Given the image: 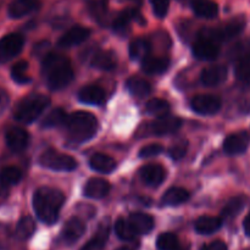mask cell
Instances as JSON below:
<instances>
[{
	"mask_svg": "<svg viewBox=\"0 0 250 250\" xmlns=\"http://www.w3.org/2000/svg\"><path fill=\"white\" fill-rule=\"evenodd\" d=\"M42 72L51 90L63 89L73 80L70 60L60 54H46L42 63Z\"/></svg>",
	"mask_w": 250,
	"mask_h": 250,
	"instance_id": "obj_1",
	"label": "cell"
},
{
	"mask_svg": "<svg viewBox=\"0 0 250 250\" xmlns=\"http://www.w3.org/2000/svg\"><path fill=\"white\" fill-rule=\"evenodd\" d=\"M65 202V197L58 189L42 187L33 195V209L37 217L43 224L53 225L58 221L60 209Z\"/></svg>",
	"mask_w": 250,
	"mask_h": 250,
	"instance_id": "obj_2",
	"label": "cell"
},
{
	"mask_svg": "<svg viewBox=\"0 0 250 250\" xmlns=\"http://www.w3.org/2000/svg\"><path fill=\"white\" fill-rule=\"evenodd\" d=\"M70 138L75 143H83L95 136L98 131V120L90 112L76 111L68 115L65 122Z\"/></svg>",
	"mask_w": 250,
	"mask_h": 250,
	"instance_id": "obj_3",
	"label": "cell"
},
{
	"mask_svg": "<svg viewBox=\"0 0 250 250\" xmlns=\"http://www.w3.org/2000/svg\"><path fill=\"white\" fill-rule=\"evenodd\" d=\"M50 104V99L44 94H31L23 98L15 109L14 117L21 124H32Z\"/></svg>",
	"mask_w": 250,
	"mask_h": 250,
	"instance_id": "obj_4",
	"label": "cell"
},
{
	"mask_svg": "<svg viewBox=\"0 0 250 250\" xmlns=\"http://www.w3.org/2000/svg\"><path fill=\"white\" fill-rule=\"evenodd\" d=\"M244 28L243 19H234L232 21L227 22L224 26H220L217 28H205L202 29L199 33V38L209 39V41L219 43V42H226L229 39L234 38L238 36Z\"/></svg>",
	"mask_w": 250,
	"mask_h": 250,
	"instance_id": "obj_5",
	"label": "cell"
},
{
	"mask_svg": "<svg viewBox=\"0 0 250 250\" xmlns=\"http://www.w3.org/2000/svg\"><path fill=\"white\" fill-rule=\"evenodd\" d=\"M39 165L42 167L49 168L53 171H73L77 168V161L72 158V156L67 155V154L59 153V151L49 149L45 150L38 159Z\"/></svg>",
	"mask_w": 250,
	"mask_h": 250,
	"instance_id": "obj_6",
	"label": "cell"
},
{
	"mask_svg": "<svg viewBox=\"0 0 250 250\" xmlns=\"http://www.w3.org/2000/svg\"><path fill=\"white\" fill-rule=\"evenodd\" d=\"M24 38L20 33H10L0 39V63L9 62L21 53Z\"/></svg>",
	"mask_w": 250,
	"mask_h": 250,
	"instance_id": "obj_7",
	"label": "cell"
},
{
	"mask_svg": "<svg viewBox=\"0 0 250 250\" xmlns=\"http://www.w3.org/2000/svg\"><path fill=\"white\" fill-rule=\"evenodd\" d=\"M222 106L221 99L216 95L211 94H202L197 95L192 100V109L197 114L204 115V116H210L215 115L220 111Z\"/></svg>",
	"mask_w": 250,
	"mask_h": 250,
	"instance_id": "obj_8",
	"label": "cell"
},
{
	"mask_svg": "<svg viewBox=\"0 0 250 250\" xmlns=\"http://www.w3.org/2000/svg\"><path fill=\"white\" fill-rule=\"evenodd\" d=\"M182 127V120L173 115H164L148 126L149 132L155 136H166L177 132Z\"/></svg>",
	"mask_w": 250,
	"mask_h": 250,
	"instance_id": "obj_9",
	"label": "cell"
},
{
	"mask_svg": "<svg viewBox=\"0 0 250 250\" xmlns=\"http://www.w3.org/2000/svg\"><path fill=\"white\" fill-rule=\"evenodd\" d=\"M250 144V136L248 132L242 131L232 133L225 139L224 150L229 155H239L248 149Z\"/></svg>",
	"mask_w": 250,
	"mask_h": 250,
	"instance_id": "obj_10",
	"label": "cell"
},
{
	"mask_svg": "<svg viewBox=\"0 0 250 250\" xmlns=\"http://www.w3.org/2000/svg\"><path fill=\"white\" fill-rule=\"evenodd\" d=\"M90 36V29L87 27L80 26V24H76V26L71 27L58 42V45L60 48H72V46L80 45L83 42L87 41Z\"/></svg>",
	"mask_w": 250,
	"mask_h": 250,
	"instance_id": "obj_11",
	"label": "cell"
},
{
	"mask_svg": "<svg viewBox=\"0 0 250 250\" xmlns=\"http://www.w3.org/2000/svg\"><path fill=\"white\" fill-rule=\"evenodd\" d=\"M193 54L197 59L203 61H212L217 59L220 54V48L217 43L209 39L199 38L193 45Z\"/></svg>",
	"mask_w": 250,
	"mask_h": 250,
	"instance_id": "obj_12",
	"label": "cell"
},
{
	"mask_svg": "<svg viewBox=\"0 0 250 250\" xmlns=\"http://www.w3.org/2000/svg\"><path fill=\"white\" fill-rule=\"evenodd\" d=\"M229 70L224 65H215L204 68L200 75V81L207 87H216L227 80Z\"/></svg>",
	"mask_w": 250,
	"mask_h": 250,
	"instance_id": "obj_13",
	"label": "cell"
},
{
	"mask_svg": "<svg viewBox=\"0 0 250 250\" xmlns=\"http://www.w3.org/2000/svg\"><path fill=\"white\" fill-rule=\"evenodd\" d=\"M7 146L15 153L24 150L29 144V134L21 127H12L6 132L5 136Z\"/></svg>",
	"mask_w": 250,
	"mask_h": 250,
	"instance_id": "obj_14",
	"label": "cell"
},
{
	"mask_svg": "<svg viewBox=\"0 0 250 250\" xmlns=\"http://www.w3.org/2000/svg\"><path fill=\"white\" fill-rule=\"evenodd\" d=\"M85 232V225L82 220L77 219V217H72L68 220L63 226L62 232H61V237H62L63 242L67 244H73L84 234Z\"/></svg>",
	"mask_w": 250,
	"mask_h": 250,
	"instance_id": "obj_15",
	"label": "cell"
},
{
	"mask_svg": "<svg viewBox=\"0 0 250 250\" xmlns=\"http://www.w3.org/2000/svg\"><path fill=\"white\" fill-rule=\"evenodd\" d=\"M166 172L164 167L158 164H149L141 168V178L151 187H158L164 182Z\"/></svg>",
	"mask_w": 250,
	"mask_h": 250,
	"instance_id": "obj_16",
	"label": "cell"
},
{
	"mask_svg": "<svg viewBox=\"0 0 250 250\" xmlns=\"http://www.w3.org/2000/svg\"><path fill=\"white\" fill-rule=\"evenodd\" d=\"M39 5H41L39 0H14L9 5L7 14L11 19H21L36 11Z\"/></svg>",
	"mask_w": 250,
	"mask_h": 250,
	"instance_id": "obj_17",
	"label": "cell"
},
{
	"mask_svg": "<svg viewBox=\"0 0 250 250\" xmlns=\"http://www.w3.org/2000/svg\"><path fill=\"white\" fill-rule=\"evenodd\" d=\"M110 192V183L103 178H90L84 187V195L90 199H102Z\"/></svg>",
	"mask_w": 250,
	"mask_h": 250,
	"instance_id": "obj_18",
	"label": "cell"
},
{
	"mask_svg": "<svg viewBox=\"0 0 250 250\" xmlns=\"http://www.w3.org/2000/svg\"><path fill=\"white\" fill-rule=\"evenodd\" d=\"M78 99L88 105H100L105 100V92L99 85H85L78 92Z\"/></svg>",
	"mask_w": 250,
	"mask_h": 250,
	"instance_id": "obj_19",
	"label": "cell"
},
{
	"mask_svg": "<svg viewBox=\"0 0 250 250\" xmlns=\"http://www.w3.org/2000/svg\"><path fill=\"white\" fill-rule=\"evenodd\" d=\"M132 21H139L141 23H143L142 15L139 14V11L137 9H127L125 11H122L116 17L114 23H112V28H114V31L119 32V33H125V32L128 31L129 23Z\"/></svg>",
	"mask_w": 250,
	"mask_h": 250,
	"instance_id": "obj_20",
	"label": "cell"
},
{
	"mask_svg": "<svg viewBox=\"0 0 250 250\" xmlns=\"http://www.w3.org/2000/svg\"><path fill=\"white\" fill-rule=\"evenodd\" d=\"M129 224L137 234H148L154 229V220L144 212H133L129 215Z\"/></svg>",
	"mask_w": 250,
	"mask_h": 250,
	"instance_id": "obj_21",
	"label": "cell"
},
{
	"mask_svg": "<svg viewBox=\"0 0 250 250\" xmlns=\"http://www.w3.org/2000/svg\"><path fill=\"white\" fill-rule=\"evenodd\" d=\"M168 66H170V60L166 58L146 56L142 61V70L149 75H161L167 71Z\"/></svg>",
	"mask_w": 250,
	"mask_h": 250,
	"instance_id": "obj_22",
	"label": "cell"
},
{
	"mask_svg": "<svg viewBox=\"0 0 250 250\" xmlns=\"http://www.w3.org/2000/svg\"><path fill=\"white\" fill-rule=\"evenodd\" d=\"M89 166L97 172L110 173L116 168V161L106 154L98 153L89 159Z\"/></svg>",
	"mask_w": 250,
	"mask_h": 250,
	"instance_id": "obj_23",
	"label": "cell"
},
{
	"mask_svg": "<svg viewBox=\"0 0 250 250\" xmlns=\"http://www.w3.org/2000/svg\"><path fill=\"white\" fill-rule=\"evenodd\" d=\"M116 55L111 50H102L94 54L92 59V66L103 71H111L116 67Z\"/></svg>",
	"mask_w": 250,
	"mask_h": 250,
	"instance_id": "obj_24",
	"label": "cell"
},
{
	"mask_svg": "<svg viewBox=\"0 0 250 250\" xmlns=\"http://www.w3.org/2000/svg\"><path fill=\"white\" fill-rule=\"evenodd\" d=\"M192 9L194 14L202 19H214L219 14V6L212 0H194Z\"/></svg>",
	"mask_w": 250,
	"mask_h": 250,
	"instance_id": "obj_25",
	"label": "cell"
},
{
	"mask_svg": "<svg viewBox=\"0 0 250 250\" xmlns=\"http://www.w3.org/2000/svg\"><path fill=\"white\" fill-rule=\"evenodd\" d=\"M222 226V219L215 216H202L195 221L194 229L199 234H212Z\"/></svg>",
	"mask_w": 250,
	"mask_h": 250,
	"instance_id": "obj_26",
	"label": "cell"
},
{
	"mask_svg": "<svg viewBox=\"0 0 250 250\" xmlns=\"http://www.w3.org/2000/svg\"><path fill=\"white\" fill-rule=\"evenodd\" d=\"M188 199H189V193H188V190H186L185 188L173 187L166 190L161 202L166 207H177V205L185 204Z\"/></svg>",
	"mask_w": 250,
	"mask_h": 250,
	"instance_id": "obj_27",
	"label": "cell"
},
{
	"mask_svg": "<svg viewBox=\"0 0 250 250\" xmlns=\"http://www.w3.org/2000/svg\"><path fill=\"white\" fill-rule=\"evenodd\" d=\"M109 222H103L102 225L98 229L95 236L83 247L82 250H103L104 249L105 243L107 241V237H109Z\"/></svg>",
	"mask_w": 250,
	"mask_h": 250,
	"instance_id": "obj_28",
	"label": "cell"
},
{
	"mask_svg": "<svg viewBox=\"0 0 250 250\" xmlns=\"http://www.w3.org/2000/svg\"><path fill=\"white\" fill-rule=\"evenodd\" d=\"M150 54V44L146 39H134L129 44V56L132 60L143 61Z\"/></svg>",
	"mask_w": 250,
	"mask_h": 250,
	"instance_id": "obj_29",
	"label": "cell"
},
{
	"mask_svg": "<svg viewBox=\"0 0 250 250\" xmlns=\"http://www.w3.org/2000/svg\"><path fill=\"white\" fill-rule=\"evenodd\" d=\"M126 87L132 95L138 98H143L150 93V84L143 78L132 77L126 82Z\"/></svg>",
	"mask_w": 250,
	"mask_h": 250,
	"instance_id": "obj_30",
	"label": "cell"
},
{
	"mask_svg": "<svg viewBox=\"0 0 250 250\" xmlns=\"http://www.w3.org/2000/svg\"><path fill=\"white\" fill-rule=\"evenodd\" d=\"M34 231H36V222H34V220L32 217L23 216L17 222L16 236L20 239H22V241H26V239L31 238L33 236Z\"/></svg>",
	"mask_w": 250,
	"mask_h": 250,
	"instance_id": "obj_31",
	"label": "cell"
},
{
	"mask_svg": "<svg viewBox=\"0 0 250 250\" xmlns=\"http://www.w3.org/2000/svg\"><path fill=\"white\" fill-rule=\"evenodd\" d=\"M67 116L68 115L62 109L51 110L42 121V127L43 128H53V127L60 126V125H65Z\"/></svg>",
	"mask_w": 250,
	"mask_h": 250,
	"instance_id": "obj_32",
	"label": "cell"
},
{
	"mask_svg": "<svg viewBox=\"0 0 250 250\" xmlns=\"http://www.w3.org/2000/svg\"><path fill=\"white\" fill-rule=\"evenodd\" d=\"M85 4L94 20L103 23L107 14V0H85Z\"/></svg>",
	"mask_w": 250,
	"mask_h": 250,
	"instance_id": "obj_33",
	"label": "cell"
},
{
	"mask_svg": "<svg viewBox=\"0 0 250 250\" xmlns=\"http://www.w3.org/2000/svg\"><path fill=\"white\" fill-rule=\"evenodd\" d=\"M244 205H246V197L238 195V197L232 198V199L229 200L226 207L222 210V217H225V219H232V217L237 216L242 211Z\"/></svg>",
	"mask_w": 250,
	"mask_h": 250,
	"instance_id": "obj_34",
	"label": "cell"
},
{
	"mask_svg": "<svg viewBox=\"0 0 250 250\" xmlns=\"http://www.w3.org/2000/svg\"><path fill=\"white\" fill-rule=\"evenodd\" d=\"M115 232H116L117 237L122 241H133L138 236L133 229V227L131 226L128 220L124 219L117 220L116 224H115Z\"/></svg>",
	"mask_w": 250,
	"mask_h": 250,
	"instance_id": "obj_35",
	"label": "cell"
},
{
	"mask_svg": "<svg viewBox=\"0 0 250 250\" xmlns=\"http://www.w3.org/2000/svg\"><path fill=\"white\" fill-rule=\"evenodd\" d=\"M156 247L159 250H182L177 236L170 232L160 234L156 239Z\"/></svg>",
	"mask_w": 250,
	"mask_h": 250,
	"instance_id": "obj_36",
	"label": "cell"
},
{
	"mask_svg": "<svg viewBox=\"0 0 250 250\" xmlns=\"http://www.w3.org/2000/svg\"><path fill=\"white\" fill-rule=\"evenodd\" d=\"M21 178L22 172L17 167H14V166L4 167L0 171V183L4 185L5 187L17 185L21 181Z\"/></svg>",
	"mask_w": 250,
	"mask_h": 250,
	"instance_id": "obj_37",
	"label": "cell"
},
{
	"mask_svg": "<svg viewBox=\"0 0 250 250\" xmlns=\"http://www.w3.org/2000/svg\"><path fill=\"white\" fill-rule=\"evenodd\" d=\"M11 77L12 80L20 84H24L31 81L28 75V62L27 61H19L15 63L11 68Z\"/></svg>",
	"mask_w": 250,
	"mask_h": 250,
	"instance_id": "obj_38",
	"label": "cell"
},
{
	"mask_svg": "<svg viewBox=\"0 0 250 250\" xmlns=\"http://www.w3.org/2000/svg\"><path fill=\"white\" fill-rule=\"evenodd\" d=\"M146 109L150 115H155V116L160 117L168 114V111H170V104L164 99L154 98V99H150L146 103Z\"/></svg>",
	"mask_w": 250,
	"mask_h": 250,
	"instance_id": "obj_39",
	"label": "cell"
},
{
	"mask_svg": "<svg viewBox=\"0 0 250 250\" xmlns=\"http://www.w3.org/2000/svg\"><path fill=\"white\" fill-rule=\"evenodd\" d=\"M236 77L242 82H250V54L239 58L236 66Z\"/></svg>",
	"mask_w": 250,
	"mask_h": 250,
	"instance_id": "obj_40",
	"label": "cell"
},
{
	"mask_svg": "<svg viewBox=\"0 0 250 250\" xmlns=\"http://www.w3.org/2000/svg\"><path fill=\"white\" fill-rule=\"evenodd\" d=\"M188 149V143L186 141L177 142V143L173 144L170 149H168V155L173 159V160H181L182 158H185L186 153H187Z\"/></svg>",
	"mask_w": 250,
	"mask_h": 250,
	"instance_id": "obj_41",
	"label": "cell"
},
{
	"mask_svg": "<svg viewBox=\"0 0 250 250\" xmlns=\"http://www.w3.org/2000/svg\"><path fill=\"white\" fill-rule=\"evenodd\" d=\"M153 12L159 19H164L167 15L170 7V0H150Z\"/></svg>",
	"mask_w": 250,
	"mask_h": 250,
	"instance_id": "obj_42",
	"label": "cell"
},
{
	"mask_svg": "<svg viewBox=\"0 0 250 250\" xmlns=\"http://www.w3.org/2000/svg\"><path fill=\"white\" fill-rule=\"evenodd\" d=\"M164 148L160 144H149V146H143V148L139 150V156L144 159L154 158V156H158L159 154H161Z\"/></svg>",
	"mask_w": 250,
	"mask_h": 250,
	"instance_id": "obj_43",
	"label": "cell"
},
{
	"mask_svg": "<svg viewBox=\"0 0 250 250\" xmlns=\"http://www.w3.org/2000/svg\"><path fill=\"white\" fill-rule=\"evenodd\" d=\"M202 250H229V248H227V246L225 242L215 241V242H211V243H209V244H205V246L203 247Z\"/></svg>",
	"mask_w": 250,
	"mask_h": 250,
	"instance_id": "obj_44",
	"label": "cell"
},
{
	"mask_svg": "<svg viewBox=\"0 0 250 250\" xmlns=\"http://www.w3.org/2000/svg\"><path fill=\"white\" fill-rule=\"evenodd\" d=\"M9 103H10L9 94H7L2 88H0V114H2V112L7 109Z\"/></svg>",
	"mask_w": 250,
	"mask_h": 250,
	"instance_id": "obj_45",
	"label": "cell"
},
{
	"mask_svg": "<svg viewBox=\"0 0 250 250\" xmlns=\"http://www.w3.org/2000/svg\"><path fill=\"white\" fill-rule=\"evenodd\" d=\"M243 227H244V232H246L247 236L250 237V214L246 217V219H244Z\"/></svg>",
	"mask_w": 250,
	"mask_h": 250,
	"instance_id": "obj_46",
	"label": "cell"
},
{
	"mask_svg": "<svg viewBox=\"0 0 250 250\" xmlns=\"http://www.w3.org/2000/svg\"><path fill=\"white\" fill-rule=\"evenodd\" d=\"M116 250H131V249L126 248V247H121V248H119V249H116Z\"/></svg>",
	"mask_w": 250,
	"mask_h": 250,
	"instance_id": "obj_47",
	"label": "cell"
}]
</instances>
